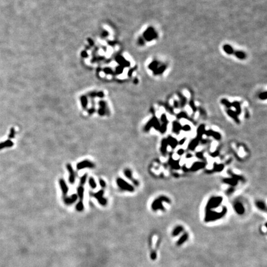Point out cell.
<instances>
[{"mask_svg":"<svg viewBox=\"0 0 267 267\" xmlns=\"http://www.w3.org/2000/svg\"><path fill=\"white\" fill-rule=\"evenodd\" d=\"M226 212H227V209L226 207L223 208L221 212H215V211H212V210H206L205 220L206 222H209V221H215L216 220L220 219L223 216L226 215Z\"/></svg>","mask_w":267,"mask_h":267,"instance_id":"cell-1","label":"cell"},{"mask_svg":"<svg viewBox=\"0 0 267 267\" xmlns=\"http://www.w3.org/2000/svg\"><path fill=\"white\" fill-rule=\"evenodd\" d=\"M163 202H166V203H170L171 200L169 199L168 197L165 196H160L158 197L157 199H155L154 201L153 202L152 204V209L153 210H164V206L163 205L162 203Z\"/></svg>","mask_w":267,"mask_h":267,"instance_id":"cell-2","label":"cell"},{"mask_svg":"<svg viewBox=\"0 0 267 267\" xmlns=\"http://www.w3.org/2000/svg\"><path fill=\"white\" fill-rule=\"evenodd\" d=\"M223 200V197L221 196L218 197H212L209 199L206 205V210L216 209L220 205Z\"/></svg>","mask_w":267,"mask_h":267,"instance_id":"cell-3","label":"cell"},{"mask_svg":"<svg viewBox=\"0 0 267 267\" xmlns=\"http://www.w3.org/2000/svg\"><path fill=\"white\" fill-rule=\"evenodd\" d=\"M116 184L117 186L123 191H128V192H133L134 191V187L132 185L121 177H118L116 179Z\"/></svg>","mask_w":267,"mask_h":267,"instance_id":"cell-4","label":"cell"},{"mask_svg":"<svg viewBox=\"0 0 267 267\" xmlns=\"http://www.w3.org/2000/svg\"><path fill=\"white\" fill-rule=\"evenodd\" d=\"M154 127L156 130L159 131L160 127V124L159 121H158V119L156 117H152L151 120L149 121V122L147 123V124L145 125L144 127V131L145 132L149 131L152 127Z\"/></svg>","mask_w":267,"mask_h":267,"instance_id":"cell-5","label":"cell"},{"mask_svg":"<svg viewBox=\"0 0 267 267\" xmlns=\"http://www.w3.org/2000/svg\"><path fill=\"white\" fill-rule=\"evenodd\" d=\"M95 167V164L91 162L90 161L87 160H83L81 162L78 163L77 164V170H81L83 169H85L86 168H88L90 169H92Z\"/></svg>","mask_w":267,"mask_h":267,"instance_id":"cell-6","label":"cell"},{"mask_svg":"<svg viewBox=\"0 0 267 267\" xmlns=\"http://www.w3.org/2000/svg\"><path fill=\"white\" fill-rule=\"evenodd\" d=\"M104 191L103 190L99 191L95 194H93V196L98 200V203L103 206H105L107 204V200L103 197Z\"/></svg>","mask_w":267,"mask_h":267,"instance_id":"cell-7","label":"cell"},{"mask_svg":"<svg viewBox=\"0 0 267 267\" xmlns=\"http://www.w3.org/2000/svg\"><path fill=\"white\" fill-rule=\"evenodd\" d=\"M67 171L69 172V181L71 184H74L75 181V173L71 164H67L66 166Z\"/></svg>","mask_w":267,"mask_h":267,"instance_id":"cell-8","label":"cell"},{"mask_svg":"<svg viewBox=\"0 0 267 267\" xmlns=\"http://www.w3.org/2000/svg\"><path fill=\"white\" fill-rule=\"evenodd\" d=\"M77 198L78 197L76 194H72L70 197H67V196H66V197H63V201H64V203H65L66 205H71L73 204V203L76 201Z\"/></svg>","mask_w":267,"mask_h":267,"instance_id":"cell-9","label":"cell"},{"mask_svg":"<svg viewBox=\"0 0 267 267\" xmlns=\"http://www.w3.org/2000/svg\"><path fill=\"white\" fill-rule=\"evenodd\" d=\"M234 209L236 212L239 215H242L245 212V209H244L243 204L241 202H237L234 205Z\"/></svg>","mask_w":267,"mask_h":267,"instance_id":"cell-10","label":"cell"},{"mask_svg":"<svg viewBox=\"0 0 267 267\" xmlns=\"http://www.w3.org/2000/svg\"><path fill=\"white\" fill-rule=\"evenodd\" d=\"M59 183H60V187H61V191H62V192H63V197H66V196H67V192H68V191H69L68 187H67V184H66V182L64 181V179H60V181H59Z\"/></svg>","mask_w":267,"mask_h":267,"instance_id":"cell-11","label":"cell"},{"mask_svg":"<svg viewBox=\"0 0 267 267\" xmlns=\"http://www.w3.org/2000/svg\"><path fill=\"white\" fill-rule=\"evenodd\" d=\"M206 163L204 162H200V161H197V162H195L194 164H192V166L190 170L192 171H197L198 170H201V169L203 168L205 166Z\"/></svg>","mask_w":267,"mask_h":267,"instance_id":"cell-12","label":"cell"},{"mask_svg":"<svg viewBox=\"0 0 267 267\" xmlns=\"http://www.w3.org/2000/svg\"><path fill=\"white\" fill-rule=\"evenodd\" d=\"M124 174L125 176H126L127 179H129V180H131V181L133 182L134 184H135V185H139L138 181H137V180H135V179L132 177V171H131L129 169H126V170L124 171Z\"/></svg>","mask_w":267,"mask_h":267,"instance_id":"cell-13","label":"cell"},{"mask_svg":"<svg viewBox=\"0 0 267 267\" xmlns=\"http://www.w3.org/2000/svg\"><path fill=\"white\" fill-rule=\"evenodd\" d=\"M205 135H206V136H212L213 137L214 139L216 140H217V141H220V139H221V135H220V133H218V132H216V131H214L213 130H208V131H205Z\"/></svg>","mask_w":267,"mask_h":267,"instance_id":"cell-14","label":"cell"},{"mask_svg":"<svg viewBox=\"0 0 267 267\" xmlns=\"http://www.w3.org/2000/svg\"><path fill=\"white\" fill-rule=\"evenodd\" d=\"M167 142H168V145H170L172 149H174L175 148L177 147L178 145V141L174 137L171 136V135H169L167 139Z\"/></svg>","mask_w":267,"mask_h":267,"instance_id":"cell-15","label":"cell"},{"mask_svg":"<svg viewBox=\"0 0 267 267\" xmlns=\"http://www.w3.org/2000/svg\"><path fill=\"white\" fill-rule=\"evenodd\" d=\"M172 131L176 134H179L180 131L182 130V126L180 123L177 121H174L173 123L172 126Z\"/></svg>","mask_w":267,"mask_h":267,"instance_id":"cell-16","label":"cell"},{"mask_svg":"<svg viewBox=\"0 0 267 267\" xmlns=\"http://www.w3.org/2000/svg\"><path fill=\"white\" fill-rule=\"evenodd\" d=\"M205 131H206L205 126L204 124H201L199 126L198 129H197V138H198L200 141H201L202 140V136H203V134H205Z\"/></svg>","mask_w":267,"mask_h":267,"instance_id":"cell-17","label":"cell"},{"mask_svg":"<svg viewBox=\"0 0 267 267\" xmlns=\"http://www.w3.org/2000/svg\"><path fill=\"white\" fill-rule=\"evenodd\" d=\"M199 142H200V140H199L198 138H197V137L194 139L192 140V141L190 142L189 144L188 145L189 149L192 151L196 149V147L198 146Z\"/></svg>","mask_w":267,"mask_h":267,"instance_id":"cell-18","label":"cell"},{"mask_svg":"<svg viewBox=\"0 0 267 267\" xmlns=\"http://www.w3.org/2000/svg\"><path fill=\"white\" fill-rule=\"evenodd\" d=\"M77 197L79 198V202H83L84 196V185L80 184L77 189Z\"/></svg>","mask_w":267,"mask_h":267,"instance_id":"cell-19","label":"cell"},{"mask_svg":"<svg viewBox=\"0 0 267 267\" xmlns=\"http://www.w3.org/2000/svg\"><path fill=\"white\" fill-rule=\"evenodd\" d=\"M168 142L166 139H163L161 141V152L163 155H165L167 152V147H168Z\"/></svg>","mask_w":267,"mask_h":267,"instance_id":"cell-20","label":"cell"},{"mask_svg":"<svg viewBox=\"0 0 267 267\" xmlns=\"http://www.w3.org/2000/svg\"><path fill=\"white\" fill-rule=\"evenodd\" d=\"M223 181L224 182L225 184H229L231 186H235L238 184V181L236 179H234L233 177H230V178H225L223 180Z\"/></svg>","mask_w":267,"mask_h":267,"instance_id":"cell-21","label":"cell"},{"mask_svg":"<svg viewBox=\"0 0 267 267\" xmlns=\"http://www.w3.org/2000/svg\"><path fill=\"white\" fill-rule=\"evenodd\" d=\"M227 113H228V115L230 116L231 117V118H233V120H234V121L236 122V123H239V118H238V114H237L236 113H235L234 111H233V110H228L227 111Z\"/></svg>","mask_w":267,"mask_h":267,"instance_id":"cell-22","label":"cell"},{"mask_svg":"<svg viewBox=\"0 0 267 267\" xmlns=\"http://www.w3.org/2000/svg\"><path fill=\"white\" fill-rule=\"evenodd\" d=\"M168 163L169 164H170V165L171 166V168H173V169H175V170H179V169H180V165H179V161L174 160H173L171 158L170 159V160H169Z\"/></svg>","mask_w":267,"mask_h":267,"instance_id":"cell-23","label":"cell"},{"mask_svg":"<svg viewBox=\"0 0 267 267\" xmlns=\"http://www.w3.org/2000/svg\"><path fill=\"white\" fill-rule=\"evenodd\" d=\"M256 206H257L258 209L263 211H266V205L263 201H257L256 202Z\"/></svg>","mask_w":267,"mask_h":267,"instance_id":"cell-24","label":"cell"},{"mask_svg":"<svg viewBox=\"0 0 267 267\" xmlns=\"http://www.w3.org/2000/svg\"><path fill=\"white\" fill-rule=\"evenodd\" d=\"M224 164H214V166H213V171H215V172H220L221 171H223V169H224Z\"/></svg>","mask_w":267,"mask_h":267,"instance_id":"cell-25","label":"cell"},{"mask_svg":"<svg viewBox=\"0 0 267 267\" xmlns=\"http://www.w3.org/2000/svg\"><path fill=\"white\" fill-rule=\"evenodd\" d=\"M13 145V143L11 141H7L0 144V149H3L4 147H9Z\"/></svg>","mask_w":267,"mask_h":267,"instance_id":"cell-26","label":"cell"},{"mask_svg":"<svg viewBox=\"0 0 267 267\" xmlns=\"http://www.w3.org/2000/svg\"><path fill=\"white\" fill-rule=\"evenodd\" d=\"M183 231V228H182L181 226H177V227H176V228L173 230V235L174 236H177V235L179 234L181 231Z\"/></svg>","mask_w":267,"mask_h":267,"instance_id":"cell-27","label":"cell"},{"mask_svg":"<svg viewBox=\"0 0 267 267\" xmlns=\"http://www.w3.org/2000/svg\"><path fill=\"white\" fill-rule=\"evenodd\" d=\"M228 173H229V174L231 175V177H233L234 179H236V180H238V181H243L244 180V178L242 177V176H239V175L234 174L233 173H232V172H231L230 171H228Z\"/></svg>","mask_w":267,"mask_h":267,"instance_id":"cell-28","label":"cell"},{"mask_svg":"<svg viewBox=\"0 0 267 267\" xmlns=\"http://www.w3.org/2000/svg\"><path fill=\"white\" fill-rule=\"evenodd\" d=\"M187 238H188V235L187 234H184L182 236L181 238H180V239L177 242V244H179V245H181V244H182V243H184V242H185V241H186L187 239Z\"/></svg>","mask_w":267,"mask_h":267,"instance_id":"cell-29","label":"cell"},{"mask_svg":"<svg viewBox=\"0 0 267 267\" xmlns=\"http://www.w3.org/2000/svg\"><path fill=\"white\" fill-rule=\"evenodd\" d=\"M167 126H168V123H162V124L160 125V127L159 131H160L161 133L164 134L167 130Z\"/></svg>","mask_w":267,"mask_h":267,"instance_id":"cell-30","label":"cell"},{"mask_svg":"<svg viewBox=\"0 0 267 267\" xmlns=\"http://www.w3.org/2000/svg\"><path fill=\"white\" fill-rule=\"evenodd\" d=\"M88 183L89 185H90V187L92 189H95L96 187V182L93 177H90L88 180Z\"/></svg>","mask_w":267,"mask_h":267,"instance_id":"cell-31","label":"cell"},{"mask_svg":"<svg viewBox=\"0 0 267 267\" xmlns=\"http://www.w3.org/2000/svg\"><path fill=\"white\" fill-rule=\"evenodd\" d=\"M177 118H179V119L185 118V119H186V120H189L191 121V120H190V118H189V116H187L186 113H184V112H181V113H179V114H178V115L177 116Z\"/></svg>","mask_w":267,"mask_h":267,"instance_id":"cell-32","label":"cell"},{"mask_svg":"<svg viewBox=\"0 0 267 267\" xmlns=\"http://www.w3.org/2000/svg\"><path fill=\"white\" fill-rule=\"evenodd\" d=\"M84 204H83V202H78L77 204V205H76L77 210L79 211V212H81V211H82L83 210H84Z\"/></svg>","mask_w":267,"mask_h":267,"instance_id":"cell-33","label":"cell"},{"mask_svg":"<svg viewBox=\"0 0 267 267\" xmlns=\"http://www.w3.org/2000/svg\"><path fill=\"white\" fill-rule=\"evenodd\" d=\"M233 105V106H234L235 108H236V111H237L236 113H237V114H239L240 113H241V107H240V105H239V103H238V102H235V103H234L233 104V105Z\"/></svg>","mask_w":267,"mask_h":267,"instance_id":"cell-34","label":"cell"},{"mask_svg":"<svg viewBox=\"0 0 267 267\" xmlns=\"http://www.w3.org/2000/svg\"><path fill=\"white\" fill-rule=\"evenodd\" d=\"M87 175L84 174V176H83L81 178V181H80V184L83 185L85 184L86 181H87Z\"/></svg>","mask_w":267,"mask_h":267,"instance_id":"cell-35","label":"cell"},{"mask_svg":"<svg viewBox=\"0 0 267 267\" xmlns=\"http://www.w3.org/2000/svg\"><path fill=\"white\" fill-rule=\"evenodd\" d=\"M182 130L185 132H187V131H190L191 130V127L188 124H185L184 126H182Z\"/></svg>","mask_w":267,"mask_h":267,"instance_id":"cell-36","label":"cell"},{"mask_svg":"<svg viewBox=\"0 0 267 267\" xmlns=\"http://www.w3.org/2000/svg\"><path fill=\"white\" fill-rule=\"evenodd\" d=\"M100 185L102 187L104 188V187H105V186H106V182H105V181L103 180V179H100Z\"/></svg>","mask_w":267,"mask_h":267,"instance_id":"cell-37","label":"cell"},{"mask_svg":"<svg viewBox=\"0 0 267 267\" xmlns=\"http://www.w3.org/2000/svg\"><path fill=\"white\" fill-rule=\"evenodd\" d=\"M196 156H197V157H198L199 158H200V159H201V160H203V158H204V157H203V153H201V152H197V153H196Z\"/></svg>","mask_w":267,"mask_h":267,"instance_id":"cell-38","label":"cell"},{"mask_svg":"<svg viewBox=\"0 0 267 267\" xmlns=\"http://www.w3.org/2000/svg\"><path fill=\"white\" fill-rule=\"evenodd\" d=\"M14 135H15V131H14V129L13 128V129L11 130V133L9 134V138H13V137H14Z\"/></svg>","mask_w":267,"mask_h":267,"instance_id":"cell-39","label":"cell"},{"mask_svg":"<svg viewBox=\"0 0 267 267\" xmlns=\"http://www.w3.org/2000/svg\"><path fill=\"white\" fill-rule=\"evenodd\" d=\"M177 155H180V156H181V155H182L184 154V150L183 149H179V150H177Z\"/></svg>","mask_w":267,"mask_h":267,"instance_id":"cell-40","label":"cell"},{"mask_svg":"<svg viewBox=\"0 0 267 267\" xmlns=\"http://www.w3.org/2000/svg\"><path fill=\"white\" fill-rule=\"evenodd\" d=\"M185 141H186V138H183L180 141L178 142V144H179V145H182L184 144Z\"/></svg>","mask_w":267,"mask_h":267,"instance_id":"cell-41","label":"cell"},{"mask_svg":"<svg viewBox=\"0 0 267 267\" xmlns=\"http://www.w3.org/2000/svg\"><path fill=\"white\" fill-rule=\"evenodd\" d=\"M219 155V152H218V151H216V152H213V153H210V155L212 156H213V157H215V156H217L218 155Z\"/></svg>","mask_w":267,"mask_h":267,"instance_id":"cell-42","label":"cell"},{"mask_svg":"<svg viewBox=\"0 0 267 267\" xmlns=\"http://www.w3.org/2000/svg\"><path fill=\"white\" fill-rule=\"evenodd\" d=\"M191 156H192V155H189H189H187L186 157H187V158H189V157H191Z\"/></svg>","mask_w":267,"mask_h":267,"instance_id":"cell-43","label":"cell"}]
</instances>
